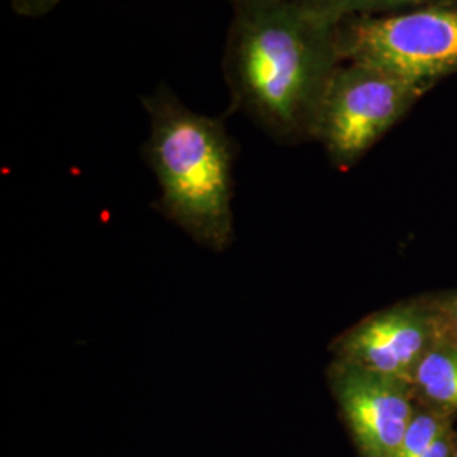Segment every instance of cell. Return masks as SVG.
Wrapping results in <instances>:
<instances>
[{"mask_svg": "<svg viewBox=\"0 0 457 457\" xmlns=\"http://www.w3.org/2000/svg\"><path fill=\"white\" fill-rule=\"evenodd\" d=\"M228 4L222 54L228 115H245L278 145L315 141L327 90L344 63L336 24L295 0Z\"/></svg>", "mask_w": 457, "mask_h": 457, "instance_id": "1", "label": "cell"}, {"mask_svg": "<svg viewBox=\"0 0 457 457\" xmlns=\"http://www.w3.org/2000/svg\"><path fill=\"white\" fill-rule=\"evenodd\" d=\"M149 119L143 158L160 187L154 209L212 251L234 239V164L239 153L226 119L192 111L162 82L141 97Z\"/></svg>", "mask_w": 457, "mask_h": 457, "instance_id": "2", "label": "cell"}, {"mask_svg": "<svg viewBox=\"0 0 457 457\" xmlns=\"http://www.w3.org/2000/svg\"><path fill=\"white\" fill-rule=\"evenodd\" d=\"M432 88L381 66L344 62L327 90L315 141L336 170L349 171Z\"/></svg>", "mask_w": 457, "mask_h": 457, "instance_id": "3", "label": "cell"}, {"mask_svg": "<svg viewBox=\"0 0 457 457\" xmlns=\"http://www.w3.org/2000/svg\"><path fill=\"white\" fill-rule=\"evenodd\" d=\"M336 33L343 62L381 66L432 87L457 75V4L349 17Z\"/></svg>", "mask_w": 457, "mask_h": 457, "instance_id": "4", "label": "cell"}, {"mask_svg": "<svg viewBox=\"0 0 457 457\" xmlns=\"http://www.w3.org/2000/svg\"><path fill=\"white\" fill-rule=\"evenodd\" d=\"M445 341L436 294L400 300L345 328L332 344V360L411 383L425 356Z\"/></svg>", "mask_w": 457, "mask_h": 457, "instance_id": "5", "label": "cell"}, {"mask_svg": "<svg viewBox=\"0 0 457 457\" xmlns=\"http://www.w3.org/2000/svg\"><path fill=\"white\" fill-rule=\"evenodd\" d=\"M327 383L360 456H395L417 407L411 385L336 360Z\"/></svg>", "mask_w": 457, "mask_h": 457, "instance_id": "6", "label": "cell"}, {"mask_svg": "<svg viewBox=\"0 0 457 457\" xmlns=\"http://www.w3.org/2000/svg\"><path fill=\"white\" fill-rule=\"evenodd\" d=\"M410 385L419 405L457 417L456 344L436 345L415 370Z\"/></svg>", "mask_w": 457, "mask_h": 457, "instance_id": "7", "label": "cell"}, {"mask_svg": "<svg viewBox=\"0 0 457 457\" xmlns=\"http://www.w3.org/2000/svg\"><path fill=\"white\" fill-rule=\"evenodd\" d=\"M313 16L330 24H339L344 19L361 16H381L415 7L457 4V0H295Z\"/></svg>", "mask_w": 457, "mask_h": 457, "instance_id": "8", "label": "cell"}, {"mask_svg": "<svg viewBox=\"0 0 457 457\" xmlns=\"http://www.w3.org/2000/svg\"><path fill=\"white\" fill-rule=\"evenodd\" d=\"M454 420L453 415L417 403L403 441L393 457H425L437 437L454 427Z\"/></svg>", "mask_w": 457, "mask_h": 457, "instance_id": "9", "label": "cell"}, {"mask_svg": "<svg viewBox=\"0 0 457 457\" xmlns=\"http://www.w3.org/2000/svg\"><path fill=\"white\" fill-rule=\"evenodd\" d=\"M441 313L445 341L457 345V288L445 292H434Z\"/></svg>", "mask_w": 457, "mask_h": 457, "instance_id": "10", "label": "cell"}, {"mask_svg": "<svg viewBox=\"0 0 457 457\" xmlns=\"http://www.w3.org/2000/svg\"><path fill=\"white\" fill-rule=\"evenodd\" d=\"M63 0H11L14 14L26 19L48 16Z\"/></svg>", "mask_w": 457, "mask_h": 457, "instance_id": "11", "label": "cell"}, {"mask_svg": "<svg viewBox=\"0 0 457 457\" xmlns=\"http://www.w3.org/2000/svg\"><path fill=\"white\" fill-rule=\"evenodd\" d=\"M453 457H457V436H456V444H454V451H453Z\"/></svg>", "mask_w": 457, "mask_h": 457, "instance_id": "12", "label": "cell"}, {"mask_svg": "<svg viewBox=\"0 0 457 457\" xmlns=\"http://www.w3.org/2000/svg\"><path fill=\"white\" fill-rule=\"evenodd\" d=\"M226 2H230V0H226Z\"/></svg>", "mask_w": 457, "mask_h": 457, "instance_id": "13", "label": "cell"}]
</instances>
